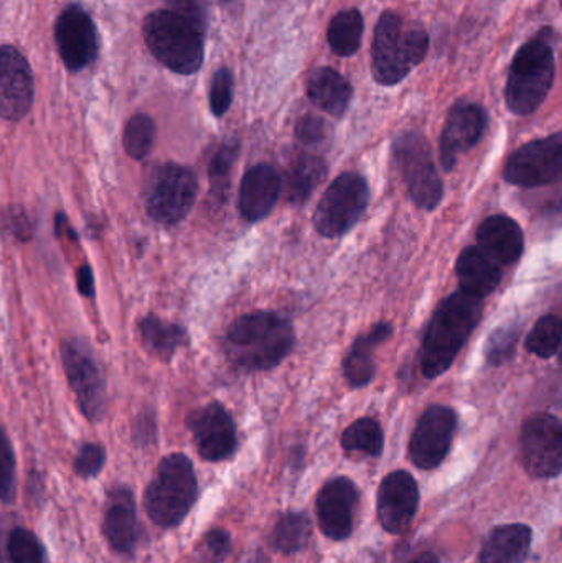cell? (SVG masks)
I'll return each instance as SVG.
<instances>
[{
    "label": "cell",
    "mask_w": 562,
    "mask_h": 563,
    "mask_svg": "<svg viewBox=\"0 0 562 563\" xmlns=\"http://www.w3.org/2000/svg\"><path fill=\"white\" fill-rule=\"evenodd\" d=\"M307 96L327 114L342 118L352 101L353 88L335 69L319 68L307 81Z\"/></svg>",
    "instance_id": "484cf974"
},
{
    "label": "cell",
    "mask_w": 562,
    "mask_h": 563,
    "mask_svg": "<svg viewBox=\"0 0 562 563\" xmlns=\"http://www.w3.org/2000/svg\"><path fill=\"white\" fill-rule=\"evenodd\" d=\"M139 333L145 347L162 360H170L178 346L185 343L184 328L157 317H147L139 324Z\"/></svg>",
    "instance_id": "f1b7e54d"
},
{
    "label": "cell",
    "mask_w": 562,
    "mask_h": 563,
    "mask_svg": "<svg viewBox=\"0 0 562 563\" xmlns=\"http://www.w3.org/2000/svg\"><path fill=\"white\" fill-rule=\"evenodd\" d=\"M455 427L458 413L454 409L439 404L428 407L419 419L409 443L412 463L421 470L438 468L451 450Z\"/></svg>",
    "instance_id": "4fadbf2b"
},
{
    "label": "cell",
    "mask_w": 562,
    "mask_h": 563,
    "mask_svg": "<svg viewBox=\"0 0 562 563\" xmlns=\"http://www.w3.org/2000/svg\"><path fill=\"white\" fill-rule=\"evenodd\" d=\"M312 525L304 512H287L277 521L273 531V545L283 554H296L309 544Z\"/></svg>",
    "instance_id": "f546056e"
},
{
    "label": "cell",
    "mask_w": 562,
    "mask_h": 563,
    "mask_svg": "<svg viewBox=\"0 0 562 563\" xmlns=\"http://www.w3.org/2000/svg\"><path fill=\"white\" fill-rule=\"evenodd\" d=\"M484 314L482 298L455 291L439 303L422 341V374L429 379L444 374L467 343Z\"/></svg>",
    "instance_id": "3957f363"
},
{
    "label": "cell",
    "mask_w": 562,
    "mask_h": 563,
    "mask_svg": "<svg viewBox=\"0 0 562 563\" xmlns=\"http://www.w3.org/2000/svg\"><path fill=\"white\" fill-rule=\"evenodd\" d=\"M294 343L293 323L274 311L243 314L227 333L228 356L247 373L273 369L289 356Z\"/></svg>",
    "instance_id": "7a4b0ae2"
},
{
    "label": "cell",
    "mask_w": 562,
    "mask_h": 563,
    "mask_svg": "<svg viewBox=\"0 0 562 563\" xmlns=\"http://www.w3.org/2000/svg\"><path fill=\"white\" fill-rule=\"evenodd\" d=\"M327 164L317 155H300L287 172V198L293 205H304L322 184Z\"/></svg>",
    "instance_id": "4316f807"
},
{
    "label": "cell",
    "mask_w": 562,
    "mask_h": 563,
    "mask_svg": "<svg viewBox=\"0 0 562 563\" xmlns=\"http://www.w3.org/2000/svg\"><path fill=\"white\" fill-rule=\"evenodd\" d=\"M238 154H240V142L236 139H231V141L224 142L211 158L210 168H208V172H210L211 197L218 203H223L227 200L231 170H233Z\"/></svg>",
    "instance_id": "1f68e13d"
},
{
    "label": "cell",
    "mask_w": 562,
    "mask_h": 563,
    "mask_svg": "<svg viewBox=\"0 0 562 563\" xmlns=\"http://www.w3.org/2000/svg\"><path fill=\"white\" fill-rule=\"evenodd\" d=\"M7 551L12 563H45V549L29 529H13Z\"/></svg>",
    "instance_id": "e575fe53"
},
{
    "label": "cell",
    "mask_w": 562,
    "mask_h": 563,
    "mask_svg": "<svg viewBox=\"0 0 562 563\" xmlns=\"http://www.w3.org/2000/svg\"><path fill=\"white\" fill-rule=\"evenodd\" d=\"M62 357L79 409L86 419L98 422L106 412V380L91 350L82 341L68 340L63 343Z\"/></svg>",
    "instance_id": "8fae6325"
},
{
    "label": "cell",
    "mask_w": 562,
    "mask_h": 563,
    "mask_svg": "<svg viewBox=\"0 0 562 563\" xmlns=\"http://www.w3.org/2000/svg\"><path fill=\"white\" fill-rule=\"evenodd\" d=\"M385 445L382 426L376 420L359 419L343 432L342 446L345 452L379 456Z\"/></svg>",
    "instance_id": "4dcf8cb0"
},
{
    "label": "cell",
    "mask_w": 562,
    "mask_h": 563,
    "mask_svg": "<svg viewBox=\"0 0 562 563\" xmlns=\"http://www.w3.org/2000/svg\"><path fill=\"white\" fill-rule=\"evenodd\" d=\"M233 75H231L230 69H218L213 79H211L210 88V108L217 118L227 114L228 109H230L231 101H233Z\"/></svg>",
    "instance_id": "74e56055"
},
{
    "label": "cell",
    "mask_w": 562,
    "mask_h": 563,
    "mask_svg": "<svg viewBox=\"0 0 562 563\" xmlns=\"http://www.w3.org/2000/svg\"><path fill=\"white\" fill-rule=\"evenodd\" d=\"M409 563H439V559L432 552H425V554L418 555Z\"/></svg>",
    "instance_id": "7bdbcfd3"
},
{
    "label": "cell",
    "mask_w": 562,
    "mask_h": 563,
    "mask_svg": "<svg viewBox=\"0 0 562 563\" xmlns=\"http://www.w3.org/2000/svg\"><path fill=\"white\" fill-rule=\"evenodd\" d=\"M428 49L429 35L421 25H408L399 13L386 10L373 38V78L378 85H398L426 58Z\"/></svg>",
    "instance_id": "277c9868"
},
{
    "label": "cell",
    "mask_w": 562,
    "mask_h": 563,
    "mask_svg": "<svg viewBox=\"0 0 562 563\" xmlns=\"http://www.w3.org/2000/svg\"><path fill=\"white\" fill-rule=\"evenodd\" d=\"M359 489L352 479L340 476L330 479L317 496V518L327 538L343 541L353 531Z\"/></svg>",
    "instance_id": "d6986e66"
},
{
    "label": "cell",
    "mask_w": 562,
    "mask_h": 563,
    "mask_svg": "<svg viewBox=\"0 0 562 563\" xmlns=\"http://www.w3.org/2000/svg\"><path fill=\"white\" fill-rule=\"evenodd\" d=\"M461 291L472 297L485 298L500 285L502 266H498L481 247L471 246L462 251L455 263Z\"/></svg>",
    "instance_id": "603a6c76"
},
{
    "label": "cell",
    "mask_w": 562,
    "mask_h": 563,
    "mask_svg": "<svg viewBox=\"0 0 562 563\" xmlns=\"http://www.w3.org/2000/svg\"><path fill=\"white\" fill-rule=\"evenodd\" d=\"M55 42L69 71H81L98 56V35L91 16L79 5H68L56 20Z\"/></svg>",
    "instance_id": "9a60e30c"
},
{
    "label": "cell",
    "mask_w": 562,
    "mask_h": 563,
    "mask_svg": "<svg viewBox=\"0 0 562 563\" xmlns=\"http://www.w3.org/2000/svg\"><path fill=\"white\" fill-rule=\"evenodd\" d=\"M379 525L389 534H403L411 526L419 508V486L411 473H389L376 495Z\"/></svg>",
    "instance_id": "2e32d148"
},
{
    "label": "cell",
    "mask_w": 562,
    "mask_h": 563,
    "mask_svg": "<svg viewBox=\"0 0 562 563\" xmlns=\"http://www.w3.org/2000/svg\"><path fill=\"white\" fill-rule=\"evenodd\" d=\"M487 124V111L477 102H458L452 108L441 135V162L445 172H452L459 155L478 144Z\"/></svg>",
    "instance_id": "ac0fdd59"
},
{
    "label": "cell",
    "mask_w": 562,
    "mask_h": 563,
    "mask_svg": "<svg viewBox=\"0 0 562 563\" xmlns=\"http://www.w3.org/2000/svg\"><path fill=\"white\" fill-rule=\"evenodd\" d=\"M533 531L525 525L495 528L482 545V563H525L530 554Z\"/></svg>",
    "instance_id": "d4e9b609"
},
{
    "label": "cell",
    "mask_w": 562,
    "mask_h": 563,
    "mask_svg": "<svg viewBox=\"0 0 562 563\" xmlns=\"http://www.w3.org/2000/svg\"><path fill=\"white\" fill-rule=\"evenodd\" d=\"M197 194V175L191 168L172 162L162 165L154 172L148 185V217L165 227L180 223L194 208Z\"/></svg>",
    "instance_id": "9c48e42d"
},
{
    "label": "cell",
    "mask_w": 562,
    "mask_h": 563,
    "mask_svg": "<svg viewBox=\"0 0 562 563\" xmlns=\"http://www.w3.org/2000/svg\"><path fill=\"white\" fill-rule=\"evenodd\" d=\"M280 185V177L271 165H254L244 174L240 210L247 223H257L273 211L279 200Z\"/></svg>",
    "instance_id": "ffe728a7"
},
{
    "label": "cell",
    "mask_w": 562,
    "mask_h": 563,
    "mask_svg": "<svg viewBox=\"0 0 562 563\" xmlns=\"http://www.w3.org/2000/svg\"><path fill=\"white\" fill-rule=\"evenodd\" d=\"M363 30L365 22L359 9L342 10L333 16L327 32L330 48L339 56L355 55L362 45Z\"/></svg>",
    "instance_id": "83f0119b"
},
{
    "label": "cell",
    "mask_w": 562,
    "mask_h": 563,
    "mask_svg": "<svg viewBox=\"0 0 562 563\" xmlns=\"http://www.w3.org/2000/svg\"><path fill=\"white\" fill-rule=\"evenodd\" d=\"M201 2L224 3L230 2V0H201Z\"/></svg>",
    "instance_id": "ee69618b"
},
{
    "label": "cell",
    "mask_w": 562,
    "mask_h": 563,
    "mask_svg": "<svg viewBox=\"0 0 562 563\" xmlns=\"http://www.w3.org/2000/svg\"><path fill=\"white\" fill-rule=\"evenodd\" d=\"M368 203V181L362 175L346 172L320 198L313 214L316 230L329 240L343 236L359 223Z\"/></svg>",
    "instance_id": "ba28073f"
},
{
    "label": "cell",
    "mask_w": 562,
    "mask_h": 563,
    "mask_svg": "<svg viewBox=\"0 0 562 563\" xmlns=\"http://www.w3.org/2000/svg\"><path fill=\"white\" fill-rule=\"evenodd\" d=\"M76 282H78L79 294L85 297H92L95 295V276L89 266L79 267L78 274H76Z\"/></svg>",
    "instance_id": "b9f144b4"
},
{
    "label": "cell",
    "mask_w": 562,
    "mask_h": 563,
    "mask_svg": "<svg viewBox=\"0 0 562 563\" xmlns=\"http://www.w3.org/2000/svg\"><path fill=\"white\" fill-rule=\"evenodd\" d=\"M393 333V324L389 321L376 323L368 333L362 334L353 343L349 356L343 363V373L353 389L372 383L376 373L375 351L379 344L385 343Z\"/></svg>",
    "instance_id": "cb8c5ba5"
},
{
    "label": "cell",
    "mask_w": 562,
    "mask_h": 563,
    "mask_svg": "<svg viewBox=\"0 0 562 563\" xmlns=\"http://www.w3.org/2000/svg\"><path fill=\"white\" fill-rule=\"evenodd\" d=\"M478 247L498 266H510L525 251V236L517 221L505 214H494L477 231Z\"/></svg>",
    "instance_id": "7402d4cb"
},
{
    "label": "cell",
    "mask_w": 562,
    "mask_h": 563,
    "mask_svg": "<svg viewBox=\"0 0 562 563\" xmlns=\"http://www.w3.org/2000/svg\"><path fill=\"white\" fill-rule=\"evenodd\" d=\"M520 453L524 468L533 478L560 476L562 470V427L551 413H535L521 427Z\"/></svg>",
    "instance_id": "30bf717a"
},
{
    "label": "cell",
    "mask_w": 562,
    "mask_h": 563,
    "mask_svg": "<svg viewBox=\"0 0 562 563\" xmlns=\"http://www.w3.org/2000/svg\"><path fill=\"white\" fill-rule=\"evenodd\" d=\"M231 538L223 529H214L205 536L195 552V563H221L230 551Z\"/></svg>",
    "instance_id": "f35d334b"
},
{
    "label": "cell",
    "mask_w": 562,
    "mask_h": 563,
    "mask_svg": "<svg viewBox=\"0 0 562 563\" xmlns=\"http://www.w3.org/2000/svg\"><path fill=\"white\" fill-rule=\"evenodd\" d=\"M562 170L561 132L530 142L510 155L505 180L524 188L547 187L560 180Z\"/></svg>",
    "instance_id": "7c38bea8"
},
{
    "label": "cell",
    "mask_w": 562,
    "mask_h": 563,
    "mask_svg": "<svg viewBox=\"0 0 562 563\" xmlns=\"http://www.w3.org/2000/svg\"><path fill=\"white\" fill-rule=\"evenodd\" d=\"M561 320L554 314L541 318L528 334L527 350L543 360H550L560 351Z\"/></svg>",
    "instance_id": "d6a6232c"
},
{
    "label": "cell",
    "mask_w": 562,
    "mask_h": 563,
    "mask_svg": "<svg viewBox=\"0 0 562 563\" xmlns=\"http://www.w3.org/2000/svg\"><path fill=\"white\" fill-rule=\"evenodd\" d=\"M393 162L401 174L416 207L432 211L444 197V185L432 158V148L421 132H406L393 144Z\"/></svg>",
    "instance_id": "52a82bcc"
},
{
    "label": "cell",
    "mask_w": 562,
    "mask_h": 563,
    "mask_svg": "<svg viewBox=\"0 0 562 563\" xmlns=\"http://www.w3.org/2000/svg\"><path fill=\"white\" fill-rule=\"evenodd\" d=\"M198 498V482L188 456H165L144 493V508L154 525L177 528Z\"/></svg>",
    "instance_id": "8992f818"
},
{
    "label": "cell",
    "mask_w": 562,
    "mask_h": 563,
    "mask_svg": "<svg viewBox=\"0 0 562 563\" xmlns=\"http://www.w3.org/2000/svg\"><path fill=\"white\" fill-rule=\"evenodd\" d=\"M33 102V78L25 56L13 46H0V118L20 121Z\"/></svg>",
    "instance_id": "e0dca14e"
},
{
    "label": "cell",
    "mask_w": 562,
    "mask_h": 563,
    "mask_svg": "<svg viewBox=\"0 0 562 563\" xmlns=\"http://www.w3.org/2000/svg\"><path fill=\"white\" fill-rule=\"evenodd\" d=\"M205 19L201 0H174L172 9L152 12L144 38L152 55L178 75H194L203 65Z\"/></svg>",
    "instance_id": "6da1fadb"
},
{
    "label": "cell",
    "mask_w": 562,
    "mask_h": 563,
    "mask_svg": "<svg viewBox=\"0 0 562 563\" xmlns=\"http://www.w3.org/2000/svg\"><path fill=\"white\" fill-rule=\"evenodd\" d=\"M330 135V125L326 119L316 114H306L297 121L296 137L306 145H319Z\"/></svg>",
    "instance_id": "60d3db41"
},
{
    "label": "cell",
    "mask_w": 562,
    "mask_h": 563,
    "mask_svg": "<svg viewBox=\"0 0 562 563\" xmlns=\"http://www.w3.org/2000/svg\"><path fill=\"white\" fill-rule=\"evenodd\" d=\"M553 42V30H541L515 55L505 88V101L514 114H531L550 95L557 73Z\"/></svg>",
    "instance_id": "5b68a950"
},
{
    "label": "cell",
    "mask_w": 562,
    "mask_h": 563,
    "mask_svg": "<svg viewBox=\"0 0 562 563\" xmlns=\"http://www.w3.org/2000/svg\"><path fill=\"white\" fill-rule=\"evenodd\" d=\"M518 336H520V331L511 324L495 330L488 338L487 347H485L488 363L492 366H502V364L508 363L517 350Z\"/></svg>",
    "instance_id": "d590c367"
},
{
    "label": "cell",
    "mask_w": 562,
    "mask_h": 563,
    "mask_svg": "<svg viewBox=\"0 0 562 563\" xmlns=\"http://www.w3.org/2000/svg\"><path fill=\"white\" fill-rule=\"evenodd\" d=\"M195 445L207 462H224L234 455L238 446L236 427L220 402L208 404L191 413L187 420Z\"/></svg>",
    "instance_id": "5bb4252c"
},
{
    "label": "cell",
    "mask_w": 562,
    "mask_h": 563,
    "mask_svg": "<svg viewBox=\"0 0 562 563\" xmlns=\"http://www.w3.org/2000/svg\"><path fill=\"white\" fill-rule=\"evenodd\" d=\"M15 499V453L9 437L0 429V501L10 505Z\"/></svg>",
    "instance_id": "8d00e7d4"
},
{
    "label": "cell",
    "mask_w": 562,
    "mask_h": 563,
    "mask_svg": "<svg viewBox=\"0 0 562 563\" xmlns=\"http://www.w3.org/2000/svg\"><path fill=\"white\" fill-rule=\"evenodd\" d=\"M106 463V452L101 445L96 443H86L79 449L75 459L76 475L81 478H92L98 476Z\"/></svg>",
    "instance_id": "ab89813d"
},
{
    "label": "cell",
    "mask_w": 562,
    "mask_h": 563,
    "mask_svg": "<svg viewBox=\"0 0 562 563\" xmlns=\"http://www.w3.org/2000/svg\"><path fill=\"white\" fill-rule=\"evenodd\" d=\"M104 534L119 554H131L137 544L139 525L134 495L128 488L109 492L104 512Z\"/></svg>",
    "instance_id": "44dd1931"
},
{
    "label": "cell",
    "mask_w": 562,
    "mask_h": 563,
    "mask_svg": "<svg viewBox=\"0 0 562 563\" xmlns=\"http://www.w3.org/2000/svg\"><path fill=\"white\" fill-rule=\"evenodd\" d=\"M155 132L157 131H155L152 118H148L147 114H135L124 129L122 144H124L125 152L132 158L142 161L154 145Z\"/></svg>",
    "instance_id": "836d02e7"
}]
</instances>
